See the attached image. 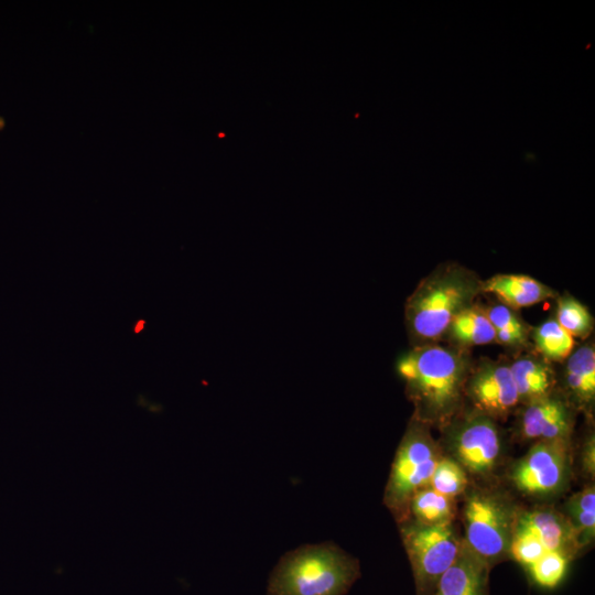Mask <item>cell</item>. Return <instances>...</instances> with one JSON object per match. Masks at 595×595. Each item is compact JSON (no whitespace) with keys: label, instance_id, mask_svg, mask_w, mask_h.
<instances>
[{"label":"cell","instance_id":"cell-1","mask_svg":"<svg viewBox=\"0 0 595 595\" xmlns=\"http://www.w3.org/2000/svg\"><path fill=\"white\" fill-rule=\"evenodd\" d=\"M472 368L467 354L436 343L416 345L397 363L405 393L414 407L413 419L442 429L464 402V388Z\"/></svg>","mask_w":595,"mask_h":595},{"label":"cell","instance_id":"cell-2","mask_svg":"<svg viewBox=\"0 0 595 595\" xmlns=\"http://www.w3.org/2000/svg\"><path fill=\"white\" fill-rule=\"evenodd\" d=\"M482 281L458 266H441L421 280L405 303V323L416 345L436 343L453 318L475 303Z\"/></svg>","mask_w":595,"mask_h":595},{"label":"cell","instance_id":"cell-3","mask_svg":"<svg viewBox=\"0 0 595 595\" xmlns=\"http://www.w3.org/2000/svg\"><path fill=\"white\" fill-rule=\"evenodd\" d=\"M360 577L356 558L333 543L290 551L273 569L268 595H345Z\"/></svg>","mask_w":595,"mask_h":595},{"label":"cell","instance_id":"cell-4","mask_svg":"<svg viewBox=\"0 0 595 595\" xmlns=\"http://www.w3.org/2000/svg\"><path fill=\"white\" fill-rule=\"evenodd\" d=\"M462 497V539L493 569L508 559L520 506L494 484H469Z\"/></svg>","mask_w":595,"mask_h":595},{"label":"cell","instance_id":"cell-5","mask_svg":"<svg viewBox=\"0 0 595 595\" xmlns=\"http://www.w3.org/2000/svg\"><path fill=\"white\" fill-rule=\"evenodd\" d=\"M430 429L412 418L396 451L383 502L398 523L409 518L412 497L431 486L434 469L443 456Z\"/></svg>","mask_w":595,"mask_h":595},{"label":"cell","instance_id":"cell-6","mask_svg":"<svg viewBox=\"0 0 595 595\" xmlns=\"http://www.w3.org/2000/svg\"><path fill=\"white\" fill-rule=\"evenodd\" d=\"M441 430L439 443L444 455L458 463L473 479L484 484L494 479L506 454L497 421L474 409L461 410Z\"/></svg>","mask_w":595,"mask_h":595},{"label":"cell","instance_id":"cell-7","mask_svg":"<svg viewBox=\"0 0 595 595\" xmlns=\"http://www.w3.org/2000/svg\"><path fill=\"white\" fill-rule=\"evenodd\" d=\"M399 528L412 569L415 595H433L439 580L458 555L462 534L454 522L429 526L408 518Z\"/></svg>","mask_w":595,"mask_h":595},{"label":"cell","instance_id":"cell-8","mask_svg":"<svg viewBox=\"0 0 595 595\" xmlns=\"http://www.w3.org/2000/svg\"><path fill=\"white\" fill-rule=\"evenodd\" d=\"M572 475V442L538 441L507 469V479L522 496L549 500L560 496Z\"/></svg>","mask_w":595,"mask_h":595},{"label":"cell","instance_id":"cell-9","mask_svg":"<svg viewBox=\"0 0 595 595\" xmlns=\"http://www.w3.org/2000/svg\"><path fill=\"white\" fill-rule=\"evenodd\" d=\"M464 397L472 409L497 422L507 419L520 404L509 364L502 360L484 359L472 366Z\"/></svg>","mask_w":595,"mask_h":595},{"label":"cell","instance_id":"cell-10","mask_svg":"<svg viewBox=\"0 0 595 595\" xmlns=\"http://www.w3.org/2000/svg\"><path fill=\"white\" fill-rule=\"evenodd\" d=\"M575 409L563 393L522 404L516 423L518 437L527 442L562 440L572 442Z\"/></svg>","mask_w":595,"mask_h":595},{"label":"cell","instance_id":"cell-11","mask_svg":"<svg viewBox=\"0 0 595 595\" xmlns=\"http://www.w3.org/2000/svg\"><path fill=\"white\" fill-rule=\"evenodd\" d=\"M515 529L531 533L547 551L563 552L572 560L581 553L570 522L561 510L552 506L520 507Z\"/></svg>","mask_w":595,"mask_h":595},{"label":"cell","instance_id":"cell-12","mask_svg":"<svg viewBox=\"0 0 595 595\" xmlns=\"http://www.w3.org/2000/svg\"><path fill=\"white\" fill-rule=\"evenodd\" d=\"M490 571L462 540L458 555L439 580L433 595H490Z\"/></svg>","mask_w":595,"mask_h":595},{"label":"cell","instance_id":"cell-13","mask_svg":"<svg viewBox=\"0 0 595 595\" xmlns=\"http://www.w3.org/2000/svg\"><path fill=\"white\" fill-rule=\"evenodd\" d=\"M563 381V396L575 411H583L588 416L593 415L595 404V349L593 343L577 347L565 359Z\"/></svg>","mask_w":595,"mask_h":595},{"label":"cell","instance_id":"cell-14","mask_svg":"<svg viewBox=\"0 0 595 595\" xmlns=\"http://www.w3.org/2000/svg\"><path fill=\"white\" fill-rule=\"evenodd\" d=\"M480 291L494 294L499 303L512 310L532 306L556 296L550 286L524 274L493 275L482 281Z\"/></svg>","mask_w":595,"mask_h":595},{"label":"cell","instance_id":"cell-15","mask_svg":"<svg viewBox=\"0 0 595 595\" xmlns=\"http://www.w3.org/2000/svg\"><path fill=\"white\" fill-rule=\"evenodd\" d=\"M509 368L521 405L556 391L554 370L550 363L538 355H520L509 364Z\"/></svg>","mask_w":595,"mask_h":595},{"label":"cell","instance_id":"cell-16","mask_svg":"<svg viewBox=\"0 0 595 595\" xmlns=\"http://www.w3.org/2000/svg\"><path fill=\"white\" fill-rule=\"evenodd\" d=\"M445 336L459 347L487 345L496 342V333L486 310L476 303L453 318Z\"/></svg>","mask_w":595,"mask_h":595},{"label":"cell","instance_id":"cell-17","mask_svg":"<svg viewBox=\"0 0 595 595\" xmlns=\"http://www.w3.org/2000/svg\"><path fill=\"white\" fill-rule=\"evenodd\" d=\"M570 522L582 552L595 539V486L589 482L581 490L571 495L561 510Z\"/></svg>","mask_w":595,"mask_h":595},{"label":"cell","instance_id":"cell-18","mask_svg":"<svg viewBox=\"0 0 595 595\" xmlns=\"http://www.w3.org/2000/svg\"><path fill=\"white\" fill-rule=\"evenodd\" d=\"M456 513V499L431 487L418 491L409 505V518L429 526L454 522Z\"/></svg>","mask_w":595,"mask_h":595},{"label":"cell","instance_id":"cell-19","mask_svg":"<svg viewBox=\"0 0 595 595\" xmlns=\"http://www.w3.org/2000/svg\"><path fill=\"white\" fill-rule=\"evenodd\" d=\"M539 356L548 363L565 360L574 349V337L554 318H550L531 332Z\"/></svg>","mask_w":595,"mask_h":595},{"label":"cell","instance_id":"cell-20","mask_svg":"<svg viewBox=\"0 0 595 595\" xmlns=\"http://www.w3.org/2000/svg\"><path fill=\"white\" fill-rule=\"evenodd\" d=\"M495 329L496 342L508 347H521L528 342L529 328L515 310L501 304H493L486 310Z\"/></svg>","mask_w":595,"mask_h":595},{"label":"cell","instance_id":"cell-21","mask_svg":"<svg viewBox=\"0 0 595 595\" xmlns=\"http://www.w3.org/2000/svg\"><path fill=\"white\" fill-rule=\"evenodd\" d=\"M555 320L574 338H587L593 332L594 320L587 307L570 294L558 298Z\"/></svg>","mask_w":595,"mask_h":595},{"label":"cell","instance_id":"cell-22","mask_svg":"<svg viewBox=\"0 0 595 595\" xmlns=\"http://www.w3.org/2000/svg\"><path fill=\"white\" fill-rule=\"evenodd\" d=\"M571 561L563 552L548 551L524 570L538 586L552 589L564 580Z\"/></svg>","mask_w":595,"mask_h":595},{"label":"cell","instance_id":"cell-23","mask_svg":"<svg viewBox=\"0 0 595 595\" xmlns=\"http://www.w3.org/2000/svg\"><path fill=\"white\" fill-rule=\"evenodd\" d=\"M469 484V477L464 468L443 454L434 469L430 487L442 495L457 499L463 496Z\"/></svg>","mask_w":595,"mask_h":595},{"label":"cell","instance_id":"cell-24","mask_svg":"<svg viewBox=\"0 0 595 595\" xmlns=\"http://www.w3.org/2000/svg\"><path fill=\"white\" fill-rule=\"evenodd\" d=\"M545 552H548L545 548L531 533L513 528L508 548V559H512L526 569Z\"/></svg>","mask_w":595,"mask_h":595},{"label":"cell","instance_id":"cell-25","mask_svg":"<svg viewBox=\"0 0 595 595\" xmlns=\"http://www.w3.org/2000/svg\"><path fill=\"white\" fill-rule=\"evenodd\" d=\"M580 469L584 478L594 482L595 477V436L589 433L582 444L580 452Z\"/></svg>","mask_w":595,"mask_h":595},{"label":"cell","instance_id":"cell-26","mask_svg":"<svg viewBox=\"0 0 595 595\" xmlns=\"http://www.w3.org/2000/svg\"><path fill=\"white\" fill-rule=\"evenodd\" d=\"M143 323H144V322L141 321V322H138V323L136 324V326H134V332H136V333H139V332L141 331V328L143 327Z\"/></svg>","mask_w":595,"mask_h":595},{"label":"cell","instance_id":"cell-27","mask_svg":"<svg viewBox=\"0 0 595 595\" xmlns=\"http://www.w3.org/2000/svg\"><path fill=\"white\" fill-rule=\"evenodd\" d=\"M6 127V120L3 117L0 116V131H2Z\"/></svg>","mask_w":595,"mask_h":595}]
</instances>
